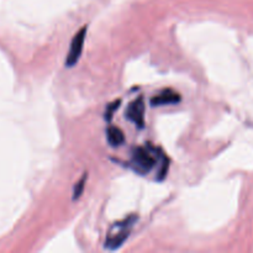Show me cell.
I'll list each match as a JSON object with an SVG mask.
<instances>
[{
	"label": "cell",
	"mask_w": 253,
	"mask_h": 253,
	"mask_svg": "<svg viewBox=\"0 0 253 253\" xmlns=\"http://www.w3.org/2000/svg\"><path fill=\"white\" fill-rule=\"evenodd\" d=\"M136 221H137V215H130V216L125 217L123 221L115 222L105 240V249L110 250V251L120 249L124 242L130 236L131 227Z\"/></svg>",
	"instance_id": "1"
},
{
	"label": "cell",
	"mask_w": 253,
	"mask_h": 253,
	"mask_svg": "<svg viewBox=\"0 0 253 253\" xmlns=\"http://www.w3.org/2000/svg\"><path fill=\"white\" fill-rule=\"evenodd\" d=\"M132 163L136 169L141 173H148L153 169L157 163V158L153 156V152L145 146H138L132 150Z\"/></svg>",
	"instance_id": "2"
},
{
	"label": "cell",
	"mask_w": 253,
	"mask_h": 253,
	"mask_svg": "<svg viewBox=\"0 0 253 253\" xmlns=\"http://www.w3.org/2000/svg\"><path fill=\"white\" fill-rule=\"evenodd\" d=\"M86 32H88V26H86V25H84L79 31L76 32V35H74L73 40H72L71 42V47H69L68 53H67L66 67L76 66L77 62L79 61L82 52H83Z\"/></svg>",
	"instance_id": "3"
},
{
	"label": "cell",
	"mask_w": 253,
	"mask_h": 253,
	"mask_svg": "<svg viewBox=\"0 0 253 253\" xmlns=\"http://www.w3.org/2000/svg\"><path fill=\"white\" fill-rule=\"evenodd\" d=\"M126 118L135 124L138 128H142L145 126V103L142 98H137L131 101L126 110Z\"/></svg>",
	"instance_id": "4"
},
{
	"label": "cell",
	"mask_w": 253,
	"mask_h": 253,
	"mask_svg": "<svg viewBox=\"0 0 253 253\" xmlns=\"http://www.w3.org/2000/svg\"><path fill=\"white\" fill-rule=\"evenodd\" d=\"M180 100H182V96L178 91L173 90V89H165L157 95L153 96L150 103L152 106L177 105L178 103H180Z\"/></svg>",
	"instance_id": "5"
},
{
	"label": "cell",
	"mask_w": 253,
	"mask_h": 253,
	"mask_svg": "<svg viewBox=\"0 0 253 253\" xmlns=\"http://www.w3.org/2000/svg\"><path fill=\"white\" fill-rule=\"evenodd\" d=\"M106 136H108V142L113 147H119L125 142V135H124L123 130L116 127V126H109Z\"/></svg>",
	"instance_id": "6"
},
{
	"label": "cell",
	"mask_w": 253,
	"mask_h": 253,
	"mask_svg": "<svg viewBox=\"0 0 253 253\" xmlns=\"http://www.w3.org/2000/svg\"><path fill=\"white\" fill-rule=\"evenodd\" d=\"M86 178H88V175H86V173H84L83 177H82L81 179H79V182L77 183L76 185H74V190H73V200L78 199V198L81 197L82 194H83L84 188H85Z\"/></svg>",
	"instance_id": "7"
},
{
	"label": "cell",
	"mask_w": 253,
	"mask_h": 253,
	"mask_svg": "<svg viewBox=\"0 0 253 253\" xmlns=\"http://www.w3.org/2000/svg\"><path fill=\"white\" fill-rule=\"evenodd\" d=\"M120 104H121V100H115V101H113L111 104H109L108 108H106V111H105V120H108V121L111 120L114 113L118 110L119 106H120Z\"/></svg>",
	"instance_id": "8"
}]
</instances>
